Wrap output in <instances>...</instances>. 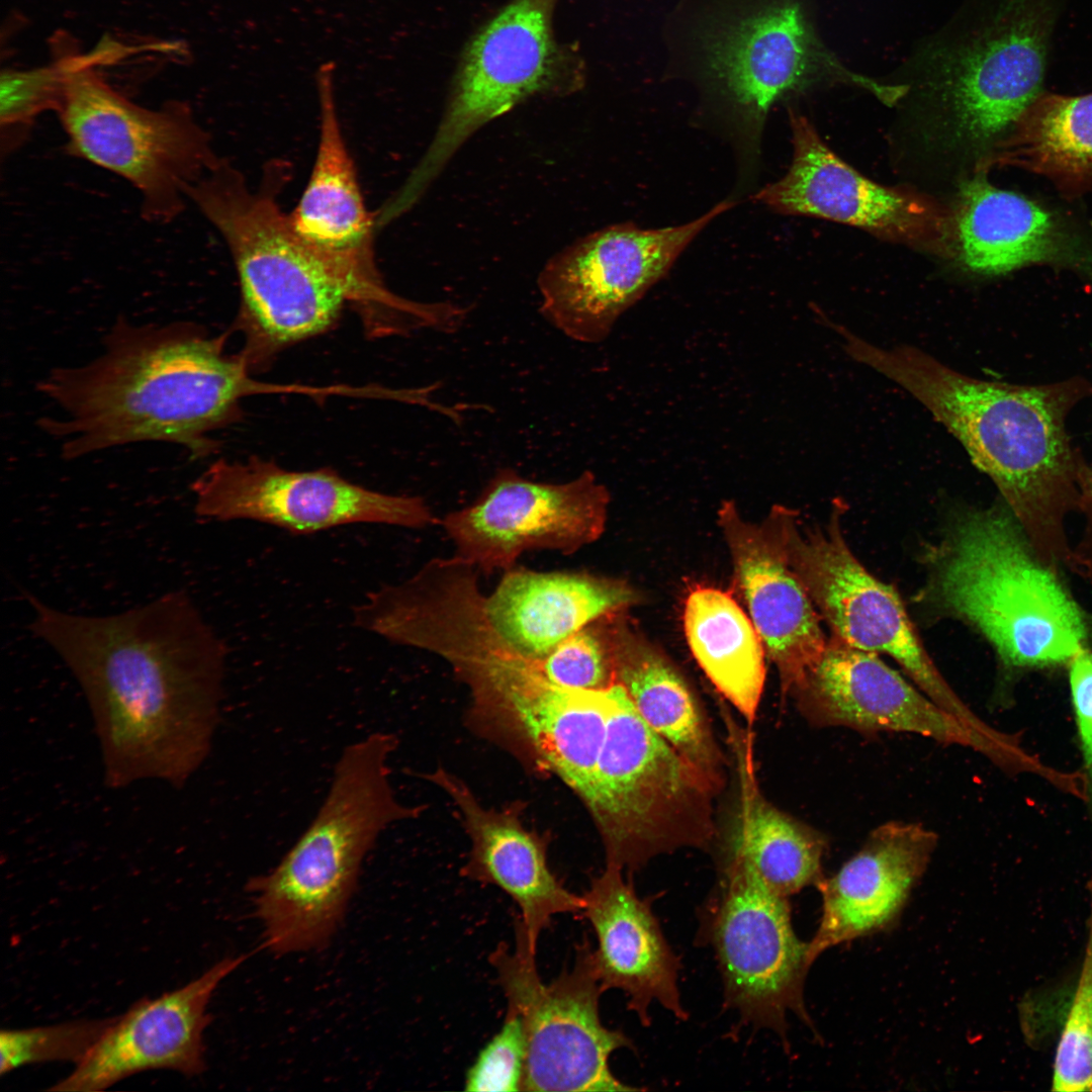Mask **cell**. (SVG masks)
<instances>
[{
  "instance_id": "cell-1",
  "label": "cell",
  "mask_w": 1092,
  "mask_h": 1092,
  "mask_svg": "<svg viewBox=\"0 0 1092 1092\" xmlns=\"http://www.w3.org/2000/svg\"><path fill=\"white\" fill-rule=\"evenodd\" d=\"M31 632L62 658L88 702L105 785L179 789L210 752L225 647L182 590L129 611L87 617L23 592Z\"/></svg>"
},
{
  "instance_id": "cell-2",
  "label": "cell",
  "mask_w": 1092,
  "mask_h": 1092,
  "mask_svg": "<svg viewBox=\"0 0 1092 1092\" xmlns=\"http://www.w3.org/2000/svg\"><path fill=\"white\" fill-rule=\"evenodd\" d=\"M190 323L135 325L120 317L102 353L87 364L61 367L37 389L60 410L40 428L66 460L136 442L184 447L192 458L217 447L213 431L235 419L246 395L278 388L249 376L243 357L224 351Z\"/></svg>"
},
{
  "instance_id": "cell-3",
  "label": "cell",
  "mask_w": 1092,
  "mask_h": 1092,
  "mask_svg": "<svg viewBox=\"0 0 1092 1092\" xmlns=\"http://www.w3.org/2000/svg\"><path fill=\"white\" fill-rule=\"evenodd\" d=\"M846 353L909 392L961 442L998 487L1042 563L1058 571L1067 563L1065 519L1077 509L1086 464L1070 442L1066 419L1089 388L1084 380L986 381L917 348H881L859 336L848 341Z\"/></svg>"
},
{
  "instance_id": "cell-4",
  "label": "cell",
  "mask_w": 1092,
  "mask_h": 1092,
  "mask_svg": "<svg viewBox=\"0 0 1092 1092\" xmlns=\"http://www.w3.org/2000/svg\"><path fill=\"white\" fill-rule=\"evenodd\" d=\"M394 734L348 744L314 818L281 860L247 883L264 944L275 954L325 947L343 922L364 858L389 826L418 818L391 786Z\"/></svg>"
},
{
  "instance_id": "cell-5",
  "label": "cell",
  "mask_w": 1092,
  "mask_h": 1092,
  "mask_svg": "<svg viewBox=\"0 0 1092 1092\" xmlns=\"http://www.w3.org/2000/svg\"><path fill=\"white\" fill-rule=\"evenodd\" d=\"M931 558L927 598L975 627L1005 666L1061 665L1085 648L1082 609L1005 503L963 512Z\"/></svg>"
},
{
  "instance_id": "cell-6",
  "label": "cell",
  "mask_w": 1092,
  "mask_h": 1092,
  "mask_svg": "<svg viewBox=\"0 0 1092 1092\" xmlns=\"http://www.w3.org/2000/svg\"><path fill=\"white\" fill-rule=\"evenodd\" d=\"M277 177L251 190L226 162L190 186L186 197L212 223L232 254L241 287L236 328L249 369L294 343L327 331L347 302L342 277L294 232L277 202Z\"/></svg>"
},
{
  "instance_id": "cell-7",
  "label": "cell",
  "mask_w": 1092,
  "mask_h": 1092,
  "mask_svg": "<svg viewBox=\"0 0 1092 1092\" xmlns=\"http://www.w3.org/2000/svg\"><path fill=\"white\" fill-rule=\"evenodd\" d=\"M435 653L466 685L476 715L511 736L541 769L585 801L616 703L617 682L597 691L553 684L537 661L512 650L479 610L451 620L436 639Z\"/></svg>"
},
{
  "instance_id": "cell-8",
  "label": "cell",
  "mask_w": 1092,
  "mask_h": 1092,
  "mask_svg": "<svg viewBox=\"0 0 1092 1092\" xmlns=\"http://www.w3.org/2000/svg\"><path fill=\"white\" fill-rule=\"evenodd\" d=\"M60 59L65 92L57 112L68 152L130 183L141 194L145 218L177 217L187 189L221 161L189 107L170 101L146 108L111 87L97 70L115 59L108 40L91 53L70 50Z\"/></svg>"
},
{
  "instance_id": "cell-9",
  "label": "cell",
  "mask_w": 1092,
  "mask_h": 1092,
  "mask_svg": "<svg viewBox=\"0 0 1092 1092\" xmlns=\"http://www.w3.org/2000/svg\"><path fill=\"white\" fill-rule=\"evenodd\" d=\"M719 793L640 718L619 685L583 802L607 863L632 872L661 854L707 846L715 833L713 801Z\"/></svg>"
},
{
  "instance_id": "cell-10",
  "label": "cell",
  "mask_w": 1092,
  "mask_h": 1092,
  "mask_svg": "<svg viewBox=\"0 0 1092 1092\" xmlns=\"http://www.w3.org/2000/svg\"><path fill=\"white\" fill-rule=\"evenodd\" d=\"M556 0H511L466 46L443 116L405 181L423 196L457 151L490 120L536 95H565L582 71L554 39Z\"/></svg>"
},
{
  "instance_id": "cell-11",
  "label": "cell",
  "mask_w": 1092,
  "mask_h": 1092,
  "mask_svg": "<svg viewBox=\"0 0 1092 1092\" xmlns=\"http://www.w3.org/2000/svg\"><path fill=\"white\" fill-rule=\"evenodd\" d=\"M786 556L832 636L896 660L922 693L974 732L996 729L952 691L922 644L899 595L870 573L847 545L834 512L825 526L807 528L785 508L769 514Z\"/></svg>"
},
{
  "instance_id": "cell-12",
  "label": "cell",
  "mask_w": 1092,
  "mask_h": 1092,
  "mask_svg": "<svg viewBox=\"0 0 1092 1092\" xmlns=\"http://www.w3.org/2000/svg\"><path fill=\"white\" fill-rule=\"evenodd\" d=\"M1060 0H998L965 40L935 61L931 91L954 145L983 151L1042 92Z\"/></svg>"
},
{
  "instance_id": "cell-13",
  "label": "cell",
  "mask_w": 1092,
  "mask_h": 1092,
  "mask_svg": "<svg viewBox=\"0 0 1092 1092\" xmlns=\"http://www.w3.org/2000/svg\"><path fill=\"white\" fill-rule=\"evenodd\" d=\"M698 41L704 75L753 131L775 102L823 80L859 86L890 105L902 95L900 85L843 68L817 39L801 0L742 1L714 15Z\"/></svg>"
},
{
  "instance_id": "cell-14",
  "label": "cell",
  "mask_w": 1092,
  "mask_h": 1092,
  "mask_svg": "<svg viewBox=\"0 0 1092 1092\" xmlns=\"http://www.w3.org/2000/svg\"><path fill=\"white\" fill-rule=\"evenodd\" d=\"M536 953L516 936L510 951L502 943L490 956L508 1008L523 1019L527 1055L522 1091H634L611 1072L609 1058L633 1043L620 1030L601 1021L599 1001L604 993L587 942L576 952L574 966L550 984L541 981Z\"/></svg>"
},
{
  "instance_id": "cell-15",
  "label": "cell",
  "mask_w": 1092,
  "mask_h": 1092,
  "mask_svg": "<svg viewBox=\"0 0 1092 1092\" xmlns=\"http://www.w3.org/2000/svg\"><path fill=\"white\" fill-rule=\"evenodd\" d=\"M724 866L706 929L726 1003L745 1022L786 1040L789 1012L809 1020L803 1000L809 942L794 931L788 898L771 892L744 859L726 855Z\"/></svg>"
},
{
  "instance_id": "cell-16",
  "label": "cell",
  "mask_w": 1092,
  "mask_h": 1092,
  "mask_svg": "<svg viewBox=\"0 0 1092 1092\" xmlns=\"http://www.w3.org/2000/svg\"><path fill=\"white\" fill-rule=\"evenodd\" d=\"M733 205L722 201L677 226L642 230L628 222L579 239L549 259L539 274L543 317L573 341L602 342L688 245Z\"/></svg>"
},
{
  "instance_id": "cell-17",
  "label": "cell",
  "mask_w": 1092,
  "mask_h": 1092,
  "mask_svg": "<svg viewBox=\"0 0 1092 1092\" xmlns=\"http://www.w3.org/2000/svg\"><path fill=\"white\" fill-rule=\"evenodd\" d=\"M191 488L202 520H251L297 535L351 524L422 529L441 523L420 496L375 491L332 469L288 470L259 457L217 460Z\"/></svg>"
},
{
  "instance_id": "cell-18",
  "label": "cell",
  "mask_w": 1092,
  "mask_h": 1092,
  "mask_svg": "<svg viewBox=\"0 0 1092 1092\" xmlns=\"http://www.w3.org/2000/svg\"><path fill=\"white\" fill-rule=\"evenodd\" d=\"M610 493L592 471L562 483L530 480L498 469L475 500L447 514L441 525L455 556L478 571L514 567L522 553L571 554L606 529Z\"/></svg>"
},
{
  "instance_id": "cell-19",
  "label": "cell",
  "mask_w": 1092,
  "mask_h": 1092,
  "mask_svg": "<svg viewBox=\"0 0 1092 1092\" xmlns=\"http://www.w3.org/2000/svg\"><path fill=\"white\" fill-rule=\"evenodd\" d=\"M812 725L845 727L871 735L907 732L982 753L1009 772H1032L1037 758L1021 745L985 738L946 712L877 653L832 636L821 658L791 692Z\"/></svg>"
},
{
  "instance_id": "cell-20",
  "label": "cell",
  "mask_w": 1092,
  "mask_h": 1092,
  "mask_svg": "<svg viewBox=\"0 0 1092 1092\" xmlns=\"http://www.w3.org/2000/svg\"><path fill=\"white\" fill-rule=\"evenodd\" d=\"M793 160L754 199L783 214L809 215L956 258L952 210L922 193L878 184L836 156L802 115L790 112Z\"/></svg>"
},
{
  "instance_id": "cell-21",
  "label": "cell",
  "mask_w": 1092,
  "mask_h": 1092,
  "mask_svg": "<svg viewBox=\"0 0 1092 1092\" xmlns=\"http://www.w3.org/2000/svg\"><path fill=\"white\" fill-rule=\"evenodd\" d=\"M321 129L306 187L288 215L298 237L348 285L369 333L392 329L407 320L416 301L391 292L374 260L373 219L338 120L333 91L320 80Z\"/></svg>"
},
{
  "instance_id": "cell-22",
  "label": "cell",
  "mask_w": 1092,
  "mask_h": 1092,
  "mask_svg": "<svg viewBox=\"0 0 1092 1092\" xmlns=\"http://www.w3.org/2000/svg\"><path fill=\"white\" fill-rule=\"evenodd\" d=\"M246 956L219 961L185 986L143 999L113 1018L74 1071L52 1091H101L148 1070L168 1069L188 1076L205 1068L203 1033L214 991Z\"/></svg>"
},
{
  "instance_id": "cell-23",
  "label": "cell",
  "mask_w": 1092,
  "mask_h": 1092,
  "mask_svg": "<svg viewBox=\"0 0 1092 1092\" xmlns=\"http://www.w3.org/2000/svg\"><path fill=\"white\" fill-rule=\"evenodd\" d=\"M735 582L784 694H790L823 655L828 639L816 607L790 567L776 526L744 520L732 502L718 510Z\"/></svg>"
},
{
  "instance_id": "cell-24",
  "label": "cell",
  "mask_w": 1092,
  "mask_h": 1092,
  "mask_svg": "<svg viewBox=\"0 0 1092 1092\" xmlns=\"http://www.w3.org/2000/svg\"><path fill=\"white\" fill-rule=\"evenodd\" d=\"M981 170L962 182L952 209L963 269L991 277L1048 265L1092 281V244L1083 234L1040 203L995 187Z\"/></svg>"
},
{
  "instance_id": "cell-25",
  "label": "cell",
  "mask_w": 1092,
  "mask_h": 1092,
  "mask_svg": "<svg viewBox=\"0 0 1092 1092\" xmlns=\"http://www.w3.org/2000/svg\"><path fill=\"white\" fill-rule=\"evenodd\" d=\"M428 780L455 805L470 840L462 875L505 891L519 906L516 933L536 953L541 931L560 913L580 912L582 896L569 892L550 870L547 842L522 822L519 803L485 807L458 777L437 768Z\"/></svg>"
},
{
  "instance_id": "cell-26",
  "label": "cell",
  "mask_w": 1092,
  "mask_h": 1092,
  "mask_svg": "<svg viewBox=\"0 0 1092 1092\" xmlns=\"http://www.w3.org/2000/svg\"><path fill=\"white\" fill-rule=\"evenodd\" d=\"M582 899L581 912L598 940L593 959L604 992L622 990L644 1026L650 1025L653 1001L686 1020L677 986L679 958L663 935L651 899L640 898L623 870L608 863Z\"/></svg>"
},
{
  "instance_id": "cell-27",
  "label": "cell",
  "mask_w": 1092,
  "mask_h": 1092,
  "mask_svg": "<svg viewBox=\"0 0 1092 1092\" xmlns=\"http://www.w3.org/2000/svg\"><path fill=\"white\" fill-rule=\"evenodd\" d=\"M937 835L921 824L891 821L877 827L839 871L817 885L822 916L809 958L881 930L900 913L925 872Z\"/></svg>"
},
{
  "instance_id": "cell-28",
  "label": "cell",
  "mask_w": 1092,
  "mask_h": 1092,
  "mask_svg": "<svg viewBox=\"0 0 1092 1092\" xmlns=\"http://www.w3.org/2000/svg\"><path fill=\"white\" fill-rule=\"evenodd\" d=\"M628 582L582 571H505L483 609L494 633L516 653L540 661L589 623L639 602Z\"/></svg>"
},
{
  "instance_id": "cell-29",
  "label": "cell",
  "mask_w": 1092,
  "mask_h": 1092,
  "mask_svg": "<svg viewBox=\"0 0 1092 1092\" xmlns=\"http://www.w3.org/2000/svg\"><path fill=\"white\" fill-rule=\"evenodd\" d=\"M624 613L612 617L616 682L640 718L721 791L725 758L703 705L679 669Z\"/></svg>"
},
{
  "instance_id": "cell-30",
  "label": "cell",
  "mask_w": 1092,
  "mask_h": 1092,
  "mask_svg": "<svg viewBox=\"0 0 1092 1092\" xmlns=\"http://www.w3.org/2000/svg\"><path fill=\"white\" fill-rule=\"evenodd\" d=\"M737 777V804L727 855L744 859L761 882L782 897L821 880L824 836L774 806L761 792L753 758L752 736L727 713Z\"/></svg>"
},
{
  "instance_id": "cell-31",
  "label": "cell",
  "mask_w": 1092,
  "mask_h": 1092,
  "mask_svg": "<svg viewBox=\"0 0 1092 1092\" xmlns=\"http://www.w3.org/2000/svg\"><path fill=\"white\" fill-rule=\"evenodd\" d=\"M987 162L1043 176L1067 197L1084 194L1092 187V93L1042 91Z\"/></svg>"
},
{
  "instance_id": "cell-32",
  "label": "cell",
  "mask_w": 1092,
  "mask_h": 1092,
  "mask_svg": "<svg viewBox=\"0 0 1092 1092\" xmlns=\"http://www.w3.org/2000/svg\"><path fill=\"white\" fill-rule=\"evenodd\" d=\"M684 627L690 649L718 692L748 725L765 681V648L750 617L733 597L711 586L688 596Z\"/></svg>"
},
{
  "instance_id": "cell-33",
  "label": "cell",
  "mask_w": 1092,
  "mask_h": 1092,
  "mask_svg": "<svg viewBox=\"0 0 1092 1092\" xmlns=\"http://www.w3.org/2000/svg\"><path fill=\"white\" fill-rule=\"evenodd\" d=\"M0 90L1 152L5 155L23 144L40 113L59 110L65 92L63 62L58 58L50 66L2 71Z\"/></svg>"
},
{
  "instance_id": "cell-34",
  "label": "cell",
  "mask_w": 1092,
  "mask_h": 1092,
  "mask_svg": "<svg viewBox=\"0 0 1092 1092\" xmlns=\"http://www.w3.org/2000/svg\"><path fill=\"white\" fill-rule=\"evenodd\" d=\"M614 614L584 626L537 661L545 676L568 690L597 691L613 686L616 682Z\"/></svg>"
},
{
  "instance_id": "cell-35",
  "label": "cell",
  "mask_w": 1092,
  "mask_h": 1092,
  "mask_svg": "<svg viewBox=\"0 0 1092 1092\" xmlns=\"http://www.w3.org/2000/svg\"><path fill=\"white\" fill-rule=\"evenodd\" d=\"M112 1019L74 1020L49 1026L2 1029L0 1032L3 1076L21 1066L53 1062H80L99 1039Z\"/></svg>"
},
{
  "instance_id": "cell-36",
  "label": "cell",
  "mask_w": 1092,
  "mask_h": 1092,
  "mask_svg": "<svg viewBox=\"0 0 1092 1092\" xmlns=\"http://www.w3.org/2000/svg\"><path fill=\"white\" fill-rule=\"evenodd\" d=\"M1053 1091H1092V912L1076 992L1056 1051Z\"/></svg>"
},
{
  "instance_id": "cell-37",
  "label": "cell",
  "mask_w": 1092,
  "mask_h": 1092,
  "mask_svg": "<svg viewBox=\"0 0 1092 1092\" xmlns=\"http://www.w3.org/2000/svg\"><path fill=\"white\" fill-rule=\"evenodd\" d=\"M527 1039L523 1019L508 1008L502 1028L479 1052L465 1077V1091H522Z\"/></svg>"
},
{
  "instance_id": "cell-38",
  "label": "cell",
  "mask_w": 1092,
  "mask_h": 1092,
  "mask_svg": "<svg viewBox=\"0 0 1092 1092\" xmlns=\"http://www.w3.org/2000/svg\"><path fill=\"white\" fill-rule=\"evenodd\" d=\"M1070 687L1087 769L1086 791L1092 803V652L1079 651L1069 662Z\"/></svg>"
},
{
  "instance_id": "cell-39",
  "label": "cell",
  "mask_w": 1092,
  "mask_h": 1092,
  "mask_svg": "<svg viewBox=\"0 0 1092 1092\" xmlns=\"http://www.w3.org/2000/svg\"><path fill=\"white\" fill-rule=\"evenodd\" d=\"M1085 519L1084 531L1075 548H1071L1068 566L1080 574H1092V469L1085 465L1079 482L1077 503Z\"/></svg>"
}]
</instances>
